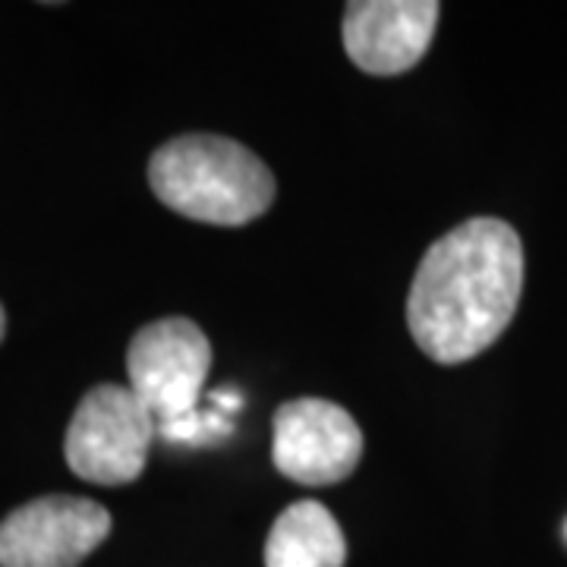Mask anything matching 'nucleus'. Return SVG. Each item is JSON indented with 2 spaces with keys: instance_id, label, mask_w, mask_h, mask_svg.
Masks as SVG:
<instances>
[{
  "instance_id": "obj_1",
  "label": "nucleus",
  "mask_w": 567,
  "mask_h": 567,
  "mask_svg": "<svg viewBox=\"0 0 567 567\" xmlns=\"http://www.w3.org/2000/svg\"><path fill=\"white\" fill-rule=\"evenodd\" d=\"M524 290V244L502 218H470L425 249L406 324L429 360L457 365L495 344Z\"/></svg>"
},
{
  "instance_id": "obj_4",
  "label": "nucleus",
  "mask_w": 567,
  "mask_h": 567,
  "mask_svg": "<svg viewBox=\"0 0 567 567\" xmlns=\"http://www.w3.org/2000/svg\"><path fill=\"white\" fill-rule=\"evenodd\" d=\"M208 369L212 344L203 328L183 316L140 328L126 350L130 391L158 425L177 423L199 410Z\"/></svg>"
},
{
  "instance_id": "obj_3",
  "label": "nucleus",
  "mask_w": 567,
  "mask_h": 567,
  "mask_svg": "<svg viewBox=\"0 0 567 567\" xmlns=\"http://www.w3.org/2000/svg\"><path fill=\"white\" fill-rule=\"evenodd\" d=\"M158 423L123 385H95L76 406L63 454L70 470L95 486H126L148 461Z\"/></svg>"
},
{
  "instance_id": "obj_2",
  "label": "nucleus",
  "mask_w": 567,
  "mask_h": 567,
  "mask_svg": "<svg viewBox=\"0 0 567 567\" xmlns=\"http://www.w3.org/2000/svg\"><path fill=\"white\" fill-rule=\"evenodd\" d=\"M152 193L189 221L240 227L275 203V177L246 145L227 136L189 133L164 142L148 162Z\"/></svg>"
},
{
  "instance_id": "obj_5",
  "label": "nucleus",
  "mask_w": 567,
  "mask_h": 567,
  "mask_svg": "<svg viewBox=\"0 0 567 567\" xmlns=\"http://www.w3.org/2000/svg\"><path fill=\"white\" fill-rule=\"evenodd\" d=\"M275 466L300 486H334L363 457V432L344 406L324 398H297L275 413Z\"/></svg>"
},
{
  "instance_id": "obj_6",
  "label": "nucleus",
  "mask_w": 567,
  "mask_h": 567,
  "mask_svg": "<svg viewBox=\"0 0 567 567\" xmlns=\"http://www.w3.org/2000/svg\"><path fill=\"white\" fill-rule=\"evenodd\" d=\"M111 533V514L92 498L44 495L0 524V567H80Z\"/></svg>"
},
{
  "instance_id": "obj_8",
  "label": "nucleus",
  "mask_w": 567,
  "mask_h": 567,
  "mask_svg": "<svg viewBox=\"0 0 567 567\" xmlns=\"http://www.w3.org/2000/svg\"><path fill=\"white\" fill-rule=\"evenodd\" d=\"M344 529L312 498L287 507L265 543V567H344Z\"/></svg>"
},
{
  "instance_id": "obj_9",
  "label": "nucleus",
  "mask_w": 567,
  "mask_h": 567,
  "mask_svg": "<svg viewBox=\"0 0 567 567\" xmlns=\"http://www.w3.org/2000/svg\"><path fill=\"white\" fill-rule=\"evenodd\" d=\"M3 331H7V316H3V306H0V341H3Z\"/></svg>"
},
{
  "instance_id": "obj_7",
  "label": "nucleus",
  "mask_w": 567,
  "mask_h": 567,
  "mask_svg": "<svg viewBox=\"0 0 567 567\" xmlns=\"http://www.w3.org/2000/svg\"><path fill=\"white\" fill-rule=\"evenodd\" d=\"M442 7L435 0H360L344 10L347 58L372 76H398L423 61Z\"/></svg>"
}]
</instances>
